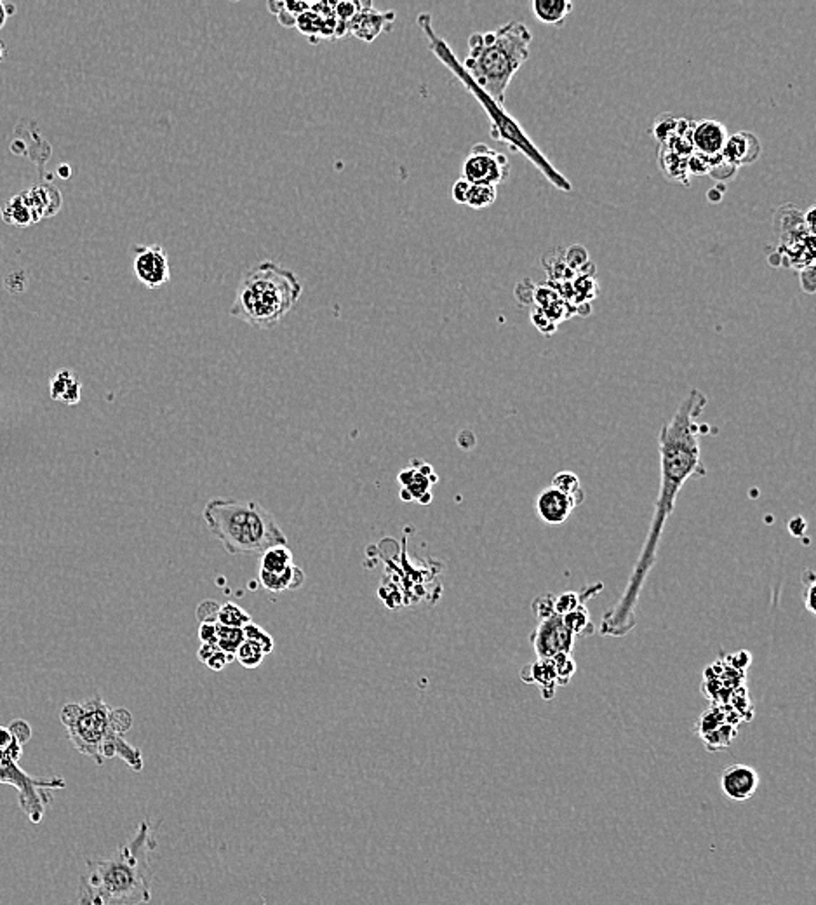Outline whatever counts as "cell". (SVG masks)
Segmentation results:
<instances>
[{
  "label": "cell",
  "mask_w": 816,
  "mask_h": 905,
  "mask_svg": "<svg viewBox=\"0 0 816 905\" xmlns=\"http://www.w3.org/2000/svg\"><path fill=\"white\" fill-rule=\"evenodd\" d=\"M4 58H5V46H4V42L0 40V63L4 61Z\"/></svg>",
  "instance_id": "42"
},
{
  "label": "cell",
  "mask_w": 816,
  "mask_h": 905,
  "mask_svg": "<svg viewBox=\"0 0 816 905\" xmlns=\"http://www.w3.org/2000/svg\"><path fill=\"white\" fill-rule=\"evenodd\" d=\"M197 656L204 666H208L214 672L225 669L230 662H233L232 656L223 653L216 645H206V643H200Z\"/></svg>",
  "instance_id": "28"
},
{
  "label": "cell",
  "mask_w": 816,
  "mask_h": 905,
  "mask_svg": "<svg viewBox=\"0 0 816 905\" xmlns=\"http://www.w3.org/2000/svg\"><path fill=\"white\" fill-rule=\"evenodd\" d=\"M16 13V7L13 4H5V2H0V30L5 26L7 20Z\"/></svg>",
  "instance_id": "40"
},
{
  "label": "cell",
  "mask_w": 816,
  "mask_h": 905,
  "mask_svg": "<svg viewBox=\"0 0 816 905\" xmlns=\"http://www.w3.org/2000/svg\"><path fill=\"white\" fill-rule=\"evenodd\" d=\"M508 177V158L504 154L477 143L468 152L462 166V178L472 185L498 187Z\"/></svg>",
  "instance_id": "9"
},
{
  "label": "cell",
  "mask_w": 816,
  "mask_h": 905,
  "mask_svg": "<svg viewBox=\"0 0 816 905\" xmlns=\"http://www.w3.org/2000/svg\"><path fill=\"white\" fill-rule=\"evenodd\" d=\"M260 582L269 592L279 594L284 591H296L305 584V573L300 566H291L282 573H269L260 570Z\"/></svg>",
  "instance_id": "20"
},
{
  "label": "cell",
  "mask_w": 816,
  "mask_h": 905,
  "mask_svg": "<svg viewBox=\"0 0 816 905\" xmlns=\"http://www.w3.org/2000/svg\"><path fill=\"white\" fill-rule=\"evenodd\" d=\"M251 622H253L251 615L244 610V608H240L239 605H235L233 601H227L218 610V624H221V625L235 627V629H244Z\"/></svg>",
  "instance_id": "25"
},
{
  "label": "cell",
  "mask_w": 816,
  "mask_h": 905,
  "mask_svg": "<svg viewBox=\"0 0 816 905\" xmlns=\"http://www.w3.org/2000/svg\"><path fill=\"white\" fill-rule=\"evenodd\" d=\"M218 610H219V605H216L214 601H204L202 605H199V608H197L199 624H206V622L218 624Z\"/></svg>",
  "instance_id": "34"
},
{
  "label": "cell",
  "mask_w": 816,
  "mask_h": 905,
  "mask_svg": "<svg viewBox=\"0 0 816 905\" xmlns=\"http://www.w3.org/2000/svg\"><path fill=\"white\" fill-rule=\"evenodd\" d=\"M51 397L68 404L78 402L80 383L72 371L63 370L51 380Z\"/></svg>",
  "instance_id": "23"
},
{
  "label": "cell",
  "mask_w": 816,
  "mask_h": 905,
  "mask_svg": "<svg viewBox=\"0 0 816 905\" xmlns=\"http://www.w3.org/2000/svg\"><path fill=\"white\" fill-rule=\"evenodd\" d=\"M531 42L533 34L521 21L475 32L468 39V55L462 66L486 95L504 105L508 84L529 58Z\"/></svg>",
  "instance_id": "5"
},
{
  "label": "cell",
  "mask_w": 816,
  "mask_h": 905,
  "mask_svg": "<svg viewBox=\"0 0 816 905\" xmlns=\"http://www.w3.org/2000/svg\"><path fill=\"white\" fill-rule=\"evenodd\" d=\"M133 269L138 280L148 288L158 290L171 279V265L162 246H135L133 248Z\"/></svg>",
  "instance_id": "13"
},
{
  "label": "cell",
  "mask_w": 816,
  "mask_h": 905,
  "mask_svg": "<svg viewBox=\"0 0 816 905\" xmlns=\"http://www.w3.org/2000/svg\"><path fill=\"white\" fill-rule=\"evenodd\" d=\"M470 185L472 183H468L464 178H460L458 181H454V185L451 188V198H453V200L458 202V204H465L468 192H470Z\"/></svg>",
  "instance_id": "36"
},
{
  "label": "cell",
  "mask_w": 816,
  "mask_h": 905,
  "mask_svg": "<svg viewBox=\"0 0 816 905\" xmlns=\"http://www.w3.org/2000/svg\"><path fill=\"white\" fill-rule=\"evenodd\" d=\"M760 786L758 771L749 765H729L720 771L719 788L722 794L737 803L754 798Z\"/></svg>",
  "instance_id": "14"
},
{
  "label": "cell",
  "mask_w": 816,
  "mask_h": 905,
  "mask_svg": "<svg viewBox=\"0 0 816 905\" xmlns=\"http://www.w3.org/2000/svg\"><path fill=\"white\" fill-rule=\"evenodd\" d=\"M242 630H244V639H246V641H251V643H254L256 646H260L261 650L265 651V655H270V653H272L273 646H275V645H273L272 636H270L267 630L263 629V627H260V625H258V624H254V622L248 624V625H246V627Z\"/></svg>",
  "instance_id": "32"
},
{
  "label": "cell",
  "mask_w": 816,
  "mask_h": 905,
  "mask_svg": "<svg viewBox=\"0 0 816 905\" xmlns=\"http://www.w3.org/2000/svg\"><path fill=\"white\" fill-rule=\"evenodd\" d=\"M395 21L393 11H376L371 2H362L361 11L349 23V34L362 42L371 44L380 34L389 32L392 23Z\"/></svg>",
  "instance_id": "15"
},
{
  "label": "cell",
  "mask_w": 816,
  "mask_h": 905,
  "mask_svg": "<svg viewBox=\"0 0 816 905\" xmlns=\"http://www.w3.org/2000/svg\"><path fill=\"white\" fill-rule=\"evenodd\" d=\"M740 723H743V719L733 708L714 706L699 716L695 731L699 733L707 750L716 752L731 746L733 738L739 733Z\"/></svg>",
  "instance_id": "10"
},
{
  "label": "cell",
  "mask_w": 816,
  "mask_h": 905,
  "mask_svg": "<svg viewBox=\"0 0 816 905\" xmlns=\"http://www.w3.org/2000/svg\"><path fill=\"white\" fill-rule=\"evenodd\" d=\"M23 756V748L0 750V784L11 786L18 790V799L23 813L32 824H40L46 808L51 805V790L66 788V782L59 777L39 778L28 775L21 769L18 761Z\"/></svg>",
  "instance_id": "8"
},
{
  "label": "cell",
  "mask_w": 816,
  "mask_h": 905,
  "mask_svg": "<svg viewBox=\"0 0 816 905\" xmlns=\"http://www.w3.org/2000/svg\"><path fill=\"white\" fill-rule=\"evenodd\" d=\"M531 320H533L535 328H538V331H542L545 336H550L556 331V324L536 307L531 310Z\"/></svg>",
  "instance_id": "35"
},
{
  "label": "cell",
  "mask_w": 816,
  "mask_h": 905,
  "mask_svg": "<svg viewBox=\"0 0 816 905\" xmlns=\"http://www.w3.org/2000/svg\"><path fill=\"white\" fill-rule=\"evenodd\" d=\"M5 290L13 295H20L21 291L28 286V276L23 270H16L13 274L5 277Z\"/></svg>",
  "instance_id": "33"
},
{
  "label": "cell",
  "mask_w": 816,
  "mask_h": 905,
  "mask_svg": "<svg viewBox=\"0 0 816 905\" xmlns=\"http://www.w3.org/2000/svg\"><path fill=\"white\" fill-rule=\"evenodd\" d=\"M552 488L559 490V492L566 493L567 496H571L573 500H576L580 505L583 503V494L582 484H580V479L576 477V473H559L554 481H552Z\"/></svg>",
  "instance_id": "30"
},
{
  "label": "cell",
  "mask_w": 816,
  "mask_h": 905,
  "mask_svg": "<svg viewBox=\"0 0 816 905\" xmlns=\"http://www.w3.org/2000/svg\"><path fill=\"white\" fill-rule=\"evenodd\" d=\"M705 406L707 397L699 389H693L680 401L674 416L661 427L658 437L660 492L655 502V514L625 591L618 603L603 615L599 630L604 637H623L636 629L639 595L649 571L658 559L661 534L676 509L680 490L688 481L707 475V469L699 458V439L709 433V425L699 422Z\"/></svg>",
  "instance_id": "1"
},
{
  "label": "cell",
  "mask_w": 816,
  "mask_h": 905,
  "mask_svg": "<svg viewBox=\"0 0 816 905\" xmlns=\"http://www.w3.org/2000/svg\"><path fill=\"white\" fill-rule=\"evenodd\" d=\"M265 651L261 650L260 646H256L251 641H246L240 645V648L235 651V660L246 667V669H256L261 666V662L265 660Z\"/></svg>",
  "instance_id": "31"
},
{
  "label": "cell",
  "mask_w": 816,
  "mask_h": 905,
  "mask_svg": "<svg viewBox=\"0 0 816 905\" xmlns=\"http://www.w3.org/2000/svg\"><path fill=\"white\" fill-rule=\"evenodd\" d=\"M148 820L110 859L89 860L70 905H145L152 900L150 853L156 849Z\"/></svg>",
  "instance_id": "2"
},
{
  "label": "cell",
  "mask_w": 816,
  "mask_h": 905,
  "mask_svg": "<svg viewBox=\"0 0 816 905\" xmlns=\"http://www.w3.org/2000/svg\"><path fill=\"white\" fill-rule=\"evenodd\" d=\"M575 674V662L569 655H557L554 658L536 660V664L523 670V679L529 685H540L544 698H554V688L567 685Z\"/></svg>",
  "instance_id": "12"
},
{
  "label": "cell",
  "mask_w": 816,
  "mask_h": 905,
  "mask_svg": "<svg viewBox=\"0 0 816 905\" xmlns=\"http://www.w3.org/2000/svg\"><path fill=\"white\" fill-rule=\"evenodd\" d=\"M294 555L288 545H277L269 551L261 554V566L260 570L269 571V573H282L294 566Z\"/></svg>",
  "instance_id": "24"
},
{
  "label": "cell",
  "mask_w": 816,
  "mask_h": 905,
  "mask_svg": "<svg viewBox=\"0 0 816 905\" xmlns=\"http://www.w3.org/2000/svg\"><path fill=\"white\" fill-rule=\"evenodd\" d=\"M801 288L808 295H813V291H815V265L801 270Z\"/></svg>",
  "instance_id": "37"
},
{
  "label": "cell",
  "mask_w": 816,
  "mask_h": 905,
  "mask_svg": "<svg viewBox=\"0 0 816 905\" xmlns=\"http://www.w3.org/2000/svg\"><path fill=\"white\" fill-rule=\"evenodd\" d=\"M2 219L9 225H16V227H30V225L40 221L39 215L34 211V208L23 196V192L20 196L11 198L2 208Z\"/></svg>",
  "instance_id": "21"
},
{
  "label": "cell",
  "mask_w": 816,
  "mask_h": 905,
  "mask_svg": "<svg viewBox=\"0 0 816 905\" xmlns=\"http://www.w3.org/2000/svg\"><path fill=\"white\" fill-rule=\"evenodd\" d=\"M322 25H324V20L321 16H317L311 9H309L298 16L294 26L300 30V34H303L307 39L311 40V44H319L322 40Z\"/></svg>",
  "instance_id": "27"
},
{
  "label": "cell",
  "mask_w": 816,
  "mask_h": 905,
  "mask_svg": "<svg viewBox=\"0 0 816 905\" xmlns=\"http://www.w3.org/2000/svg\"><path fill=\"white\" fill-rule=\"evenodd\" d=\"M806 575L810 578L808 584H806V608L815 615V605H813L815 603L816 589L815 575H813V571L811 570H806Z\"/></svg>",
  "instance_id": "39"
},
{
  "label": "cell",
  "mask_w": 816,
  "mask_h": 905,
  "mask_svg": "<svg viewBox=\"0 0 816 905\" xmlns=\"http://www.w3.org/2000/svg\"><path fill=\"white\" fill-rule=\"evenodd\" d=\"M573 11V2L569 0H535L533 13L536 20L545 25H561Z\"/></svg>",
  "instance_id": "22"
},
{
  "label": "cell",
  "mask_w": 816,
  "mask_h": 905,
  "mask_svg": "<svg viewBox=\"0 0 816 905\" xmlns=\"http://www.w3.org/2000/svg\"><path fill=\"white\" fill-rule=\"evenodd\" d=\"M728 138V129L719 120L707 118L695 124L691 129V147L701 158H720Z\"/></svg>",
  "instance_id": "16"
},
{
  "label": "cell",
  "mask_w": 816,
  "mask_h": 905,
  "mask_svg": "<svg viewBox=\"0 0 816 905\" xmlns=\"http://www.w3.org/2000/svg\"><path fill=\"white\" fill-rule=\"evenodd\" d=\"M202 517L214 538L232 555L263 554L277 545H288V536L267 511L254 500L213 498Z\"/></svg>",
  "instance_id": "7"
},
{
  "label": "cell",
  "mask_w": 816,
  "mask_h": 905,
  "mask_svg": "<svg viewBox=\"0 0 816 905\" xmlns=\"http://www.w3.org/2000/svg\"><path fill=\"white\" fill-rule=\"evenodd\" d=\"M498 198V190L496 187H489V185H470V192H468V198H466L465 206L472 208V209H486L489 206L495 204V200Z\"/></svg>",
  "instance_id": "29"
},
{
  "label": "cell",
  "mask_w": 816,
  "mask_h": 905,
  "mask_svg": "<svg viewBox=\"0 0 816 905\" xmlns=\"http://www.w3.org/2000/svg\"><path fill=\"white\" fill-rule=\"evenodd\" d=\"M216 625L218 624H211V622L199 624V639H200V643L216 645Z\"/></svg>",
  "instance_id": "38"
},
{
  "label": "cell",
  "mask_w": 816,
  "mask_h": 905,
  "mask_svg": "<svg viewBox=\"0 0 816 905\" xmlns=\"http://www.w3.org/2000/svg\"><path fill=\"white\" fill-rule=\"evenodd\" d=\"M301 293L303 286L292 270L261 261L240 277L230 314L258 330H272L296 307Z\"/></svg>",
  "instance_id": "6"
},
{
  "label": "cell",
  "mask_w": 816,
  "mask_h": 905,
  "mask_svg": "<svg viewBox=\"0 0 816 905\" xmlns=\"http://www.w3.org/2000/svg\"><path fill=\"white\" fill-rule=\"evenodd\" d=\"M418 25L423 30V34L428 39L430 51L435 55V58L446 65L447 68L451 70V74L454 77H458L466 91L477 99V103L486 110L487 118L491 122V138L506 145L510 148V152H517V154L525 156L546 178V181L552 183L557 190L571 192L573 190L571 181L564 177L563 173H559L552 166V162L545 158L542 150L533 143V139L525 135L521 124L506 112L504 105L496 103L474 80L468 77L465 68L462 66V61L454 56V53L447 46L446 40L435 34L434 26H432V16L428 13L420 15Z\"/></svg>",
  "instance_id": "4"
},
{
  "label": "cell",
  "mask_w": 816,
  "mask_h": 905,
  "mask_svg": "<svg viewBox=\"0 0 816 905\" xmlns=\"http://www.w3.org/2000/svg\"><path fill=\"white\" fill-rule=\"evenodd\" d=\"M760 150H762V147H760L758 137L752 133L741 131V133H737V135L728 138L720 158H724L729 166L739 169L740 166L756 162L760 156Z\"/></svg>",
  "instance_id": "18"
},
{
  "label": "cell",
  "mask_w": 816,
  "mask_h": 905,
  "mask_svg": "<svg viewBox=\"0 0 816 905\" xmlns=\"http://www.w3.org/2000/svg\"><path fill=\"white\" fill-rule=\"evenodd\" d=\"M23 196L30 202V206L39 215L40 219L56 215L61 208V202H63L58 188L51 183L36 185L30 190L23 192Z\"/></svg>",
  "instance_id": "19"
},
{
  "label": "cell",
  "mask_w": 816,
  "mask_h": 905,
  "mask_svg": "<svg viewBox=\"0 0 816 905\" xmlns=\"http://www.w3.org/2000/svg\"><path fill=\"white\" fill-rule=\"evenodd\" d=\"M242 643H244V630L227 627L221 624L216 625V646L229 656H232L233 660H235V651L240 648Z\"/></svg>",
  "instance_id": "26"
},
{
  "label": "cell",
  "mask_w": 816,
  "mask_h": 905,
  "mask_svg": "<svg viewBox=\"0 0 816 905\" xmlns=\"http://www.w3.org/2000/svg\"><path fill=\"white\" fill-rule=\"evenodd\" d=\"M531 645L540 660L554 658L557 655H571L575 634L567 629L563 616L552 610L538 618V625L531 634Z\"/></svg>",
  "instance_id": "11"
},
{
  "label": "cell",
  "mask_w": 816,
  "mask_h": 905,
  "mask_svg": "<svg viewBox=\"0 0 816 905\" xmlns=\"http://www.w3.org/2000/svg\"><path fill=\"white\" fill-rule=\"evenodd\" d=\"M58 173L63 178H70V175H72L70 166H65V164H63V166H59Z\"/></svg>",
  "instance_id": "41"
},
{
  "label": "cell",
  "mask_w": 816,
  "mask_h": 905,
  "mask_svg": "<svg viewBox=\"0 0 816 905\" xmlns=\"http://www.w3.org/2000/svg\"><path fill=\"white\" fill-rule=\"evenodd\" d=\"M580 503L556 488H546L536 498V514L546 524H563Z\"/></svg>",
  "instance_id": "17"
},
{
  "label": "cell",
  "mask_w": 816,
  "mask_h": 905,
  "mask_svg": "<svg viewBox=\"0 0 816 905\" xmlns=\"http://www.w3.org/2000/svg\"><path fill=\"white\" fill-rule=\"evenodd\" d=\"M59 717L74 747L97 767L118 758L135 771L143 769L141 750L124 738V733L133 727V716L128 708H110L97 695L84 704H66Z\"/></svg>",
  "instance_id": "3"
}]
</instances>
